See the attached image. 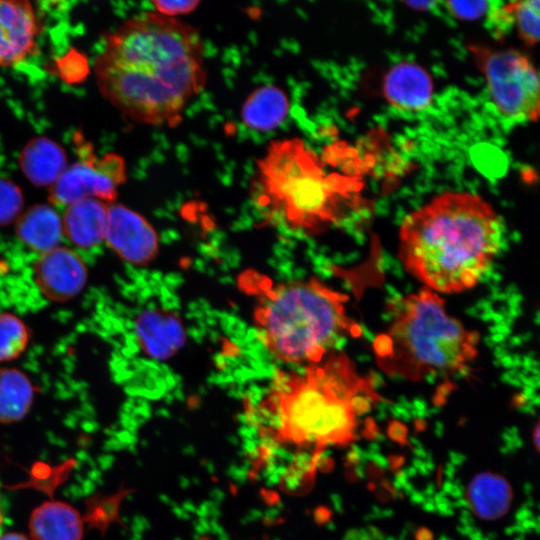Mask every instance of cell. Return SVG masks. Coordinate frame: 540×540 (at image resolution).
I'll use <instances>...</instances> for the list:
<instances>
[{
    "label": "cell",
    "mask_w": 540,
    "mask_h": 540,
    "mask_svg": "<svg viewBox=\"0 0 540 540\" xmlns=\"http://www.w3.org/2000/svg\"><path fill=\"white\" fill-rule=\"evenodd\" d=\"M197 28L178 18L144 12L121 23L95 61L102 95L126 118L175 126L207 82Z\"/></svg>",
    "instance_id": "6da1fadb"
},
{
    "label": "cell",
    "mask_w": 540,
    "mask_h": 540,
    "mask_svg": "<svg viewBox=\"0 0 540 540\" xmlns=\"http://www.w3.org/2000/svg\"><path fill=\"white\" fill-rule=\"evenodd\" d=\"M379 400L370 378L338 353L302 372L278 371L254 414L269 444L316 456L355 440L363 416Z\"/></svg>",
    "instance_id": "7a4b0ae2"
},
{
    "label": "cell",
    "mask_w": 540,
    "mask_h": 540,
    "mask_svg": "<svg viewBox=\"0 0 540 540\" xmlns=\"http://www.w3.org/2000/svg\"><path fill=\"white\" fill-rule=\"evenodd\" d=\"M504 225L494 208L469 192H444L403 220L399 259L436 293L478 284L499 253Z\"/></svg>",
    "instance_id": "3957f363"
},
{
    "label": "cell",
    "mask_w": 540,
    "mask_h": 540,
    "mask_svg": "<svg viewBox=\"0 0 540 540\" xmlns=\"http://www.w3.org/2000/svg\"><path fill=\"white\" fill-rule=\"evenodd\" d=\"M356 184L328 176L299 139L272 142L256 162L249 192L267 220L314 234L360 208Z\"/></svg>",
    "instance_id": "277c9868"
},
{
    "label": "cell",
    "mask_w": 540,
    "mask_h": 540,
    "mask_svg": "<svg viewBox=\"0 0 540 540\" xmlns=\"http://www.w3.org/2000/svg\"><path fill=\"white\" fill-rule=\"evenodd\" d=\"M388 308L389 324L373 342L385 374L415 382L449 376L477 356L479 333L449 315L438 293L424 288L393 299Z\"/></svg>",
    "instance_id": "5b68a950"
},
{
    "label": "cell",
    "mask_w": 540,
    "mask_h": 540,
    "mask_svg": "<svg viewBox=\"0 0 540 540\" xmlns=\"http://www.w3.org/2000/svg\"><path fill=\"white\" fill-rule=\"evenodd\" d=\"M347 295L310 278L265 288L254 312L259 336L278 360L297 365L321 362L344 337L359 336L347 313Z\"/></svg>",
    "instance_id": "8992f818"
},
{
    "label": "cell",
    "mask_w": 540,
    "mask_h": 540,
    "mask_svg": "<svg viewBox=\"0 0 540 540\" xmlns=\"http://www.w3.org/2000/svg\"><path fill=\"white\" fill-rule=\"evenodd\" d=\"M474 60L485 77L496 110L513 120L540 116V76L524 53L472 46Z\"/></svg>",
    "instance_id": "52a82bcc"
},
{
    "label": "cell",
    "mask_w": 540,
    "mask_h": 540,
    "mask_svg": "<svg viewBox=\"0 0 540 540\" xmlns=\"http://www.w3.org/2000/svg\"><path fill=\"white\" fill-rule=\"evenodd\" d=\"M79 161L67 167L50 186L49 201L57 206H69L86 198L105 203L115 201L118 187L126 181L124 159L115 153L96 157L87 143H78Z\"/></svg>",
    "instance_id": "ba28073f"
},
{
    "label": "cell",
    "mask_w": 540,
    "mask_h": 540,
    "mask_svg": "<svg viewBox=\"0 0 540 540\" xmlns=\"http://www.w3.org/2000/svg\"><path fill=\"white\" fill-rule=\"evenodd\" d=\"M104 240L124 261L133 265L151 262L159 249L158 236L138 212L122 204H109Z\"/></svg>",
    "instance_id": "9c48e42d"
},
{
    "label": "cell",
    "mask_w": 540,
    "mask_h": 540,
    "mask_svg": "<svg viewBox=\"0 0 540 540\" xmlns=\"http://www.w3.org/2000/svg\"><path fill=\"white\" fill-rule=\"evenodd\" d=\"M33 271L41 293L55 302H65L76 297L88 279L84 260L76 251L63 246L40 254Z\"/></svg>",
    "instance_id": "30bf717a"
},
{
    "label": "cell",
    "mask_w": 540,
    "mask_h": 540,
    "mask_svg": "<svg viewBox=\"0 0 540 540\" xmlns=\"http://www.w3.org/2000/svg\"><path fill=\"white\" fill-rule=\"evenodd\" d=\"M40 22L33 5L0 0V66H16L37 52Z\"/></svg>",
    "instance_id": "8fae6325"
},
{
    "label": "cell",
    "mask_w": 540,
    "mask_h": 540,
    "mask_svg": "<svg viewBox=\"0 0 540 540\" xmlns=\"http://www.w3.org/2000/svg\"><path fill=\"white\" fill-rule=\"evenodd\" d=\"M134 331L141 350L159 361L172 358L186 341L181 318L172 311L160 308L141 311L134 321Z\"/></svg>",
    "instance_id": "7c38bea8"
},
{
    "label": "cell",
    "mask_w": 540,
    "mask_h": 540,
    "mask_svg": "<svg viewBox=\"0 0 540 540\" xmlns=\"http://www.w3.org/2000/svg\"><path fill=\"white\" fill-rule=\"evenodd\" d=\"M383 89L388 103L400 112H423L432 102V79L427 71L414 63L394 65L385 75Z\"/></svg>",
    "instance_id": "4fadbf2b"
},
{
    "label": "cell",
    "mask_w": 540,
    "mask_h": 540,
    "mask_svg": "<svg viewBox=\"0 0 540 540\" xmlns=\"http://www.w3.org/2000/svg\"><path fill=\"white\" fill-rule=\"evenodd\" d=\"M32 540H82L84 519L72 505L60 500L44 501L28 522Z\"/></svg>",
    "instance_id": "5bb4252c"
},
{
    "label": "cell",
    "mask_w": 540,
    "mask_h": 540,
    "mask_svg": "<svg viewBox=\"0 0 540 540\" xmlns=\"http://www.w3.org/2000/svg\"><path fill=\"white\" fill-rule=\"evenodd\" d=\"M108 205L86 198L67 206L61 218L63 235L81 249L97 246L104 240Z\"/></svg>",
    "instance_id": "9a60e30c"
},
{
    "label": "cell",
    "mask_w": 540,
    "mask_h": 540,
    "mask_svg": "<svg viewBox=\"0 0 540 540\" xmlns=\"http://www.w3.org/2000/svg\"><path fill=\"white\" fill-rule=\"evenodd\" d=\"M487 21L496 36L513 28L525 44L540 43V0L494 1Z\"/></svg>",
    "instance_id": "2e32d148"
},
{
    "label": "cell",
    "mask_w": 540,
    "mask_h": 540,
    "mask_svg": "<svg viewBox=\"0 0 540 540\" xmlns=\"http://www.w3.org/2000/svg\"><path fill=\"white\" fill-rule=\"evenodd\" d=\"M17 237L40 254L58 246L63 235L62 219L55 209L45 204L30 207L15 221Z\"/></svg>",
    "instance_id": "e0dca14e"
},
{
    "label": "cell",
    "mask_w": 540,
    "mask_h": 540,
    "mask_svg": "<svg viewBox=\"0 0 540 540\" xmlns=\"http://www.w3.org/2000/svg\"><path fill=\"white\" fill-rule=\"evenodd\" d=\"M466 499L472 512L482 520H496L510 509L513 491L500 474L482 472L469 483Z\"/></svg>",
    "instance_id": "ac0fdd59"
},
{
    "label": "cell",
    "mask_w": 540,
    "mask_h": 540,
    "mask_svg": "<svg viewBox=\"0 0 540 540\" xmlns=\"http://www.w3.org/2000/svg\"><path fill=\"white\" fill-rule=\"evenodd\" d=\"M289 100L286 93L274 85H263L253 90L241 107L244 125L254 131L267 132L286 119Z\"/></svg>",
    "instance_id": "d6986e66"
},
{
    "label": "cell",
    "mask_w": 540,
    "mask_h": 540,
    "mask_svg": "<svg viewBox=\"0 0 540 540\" xmlns=\"http://www.w3.org/2000/svg\"><path fill=\"white\" fill-rule=\"evenodd\" d=\"M19 163L24 175L37 186H52L67 168L64 149L46 137L32 139Z\"/></svg>",
    "instance_id": "ffe728a7"
},
{
    "label": "cell",
    "mask_w": 540,
    "mask_h": 540,
    "mask_svg": "<svg viewBox=\"0 0 540 540\" xmlns=\"http://www.w3.org/2000/svg\"><path fill=\"white\" fill-rule=\"evenodd\" d=\"M29 377L16 368H0V423L20 421L29 412L34 399Z\"/></svg>",
    "instance_id": "44dd1931"
},
{
    "label": "cell",
    "mask_w": 540,
    "mask_h": 540,
    "mask_svg": "<svg viewBox=\"0 0 540 540\" xmlns=\"http://www.w3.org/2000/svg\"><path fill=\"white\" fill-rule=\"evenodd\" d=\"M30 339L27 325L16 315L0 313V362L19 357Z\"/></svg>",
    "instance_id": "7402d4cb"
},
{
    "label": "cell",
    "mask_w": 540,
    "mask_h": 540,
    "mask_svg": "<svg viewBox=\"0 0 540 540\" xmlns=\"http://www.w3.org/2000/svg\"><path fill=\"white\" fill-rule=\"evenodd\" d=\"M23 195L9 178L0 176V226L15 222L22 213Z\"/></svg>",
    "instance_id": "603a6c76"
},
{
    "label": "cell",
    "mask_w": 540,
    "mask_h": 540,
    "mask_svg": "<svg viewBox=\"0 0 540 540\" xmlns=\"http://www.w3.org/2000/svg\"><path fill=\"white\" fill-rule=\"evenodd\" d=\"M449 15L459 20L472 21L488 16L493 1H445L441 2Z\"/></svg>",
    "instance_id": "cb8c5ba5"
},
{
    "label": "cell",
    "mask_w": 540,
    "mask_h": 540,
    "mask_svg": "<svg viewBox=\"0 0 540 540\" xmlns=\"http://www.w3.org/2000/svg\"><path fill=\"white\" fill-rule=\"evenodd\" d=\"M157 13L174 17L178 15L188 14L194 11L200 4L197 0L183 1H152Z\"/></svg>",
    "instance_id": "d4e9b609"
},
{
    "label": "cell",
    "mask_w": 540,
    "mask_h": 540,
    "mask_svg": "<svg viewBox=\"0 0 540 540\" xmlns=\"http://www.w3.org/2000/svg\"><path fill=\"white\" fill-rule=\"evenodd\" d=\"M405 4L410 7L417 10H432L433 8H437V5L439 2L437 1H417V2H405Z\"/></svg>",
    "instance_id": "484cf974"
},
{
    "label": "cell",
    "mask_w": 540,
    "mask_h": 540,
    "mask_svg": "<svg viewBox=\"0 0 540 540\" xmlns=\"http://www.w3.org/2000/svg\"><path fill=\"white\" fill-rule=\"evenodd\" d=\"M0 540H30L25 535L18 532H6L0 534Z\"/></svg>",
    "instance_id": "4316f807"
},
{
    "label": "cell",
    "mask_w": 540,
    "mask_h": 540,
    "mask_svg": "<svg viewBox=\"0 0 540 540\" xmlns=\"http://www.w3.org/2000/svg\"><path fill=\"white\" fill-rule=\"evenodd\" d=\"M533 442H534L536 450L540 453V419L535 425V428L533 431Z\"/></svg>",
    "instance_id": "83f0119b"
},
{
    "label": "cell",
    "mask_w": 540,
    "mask_h": 540,
    "mask_svg": "<svg viewBox=\"0 0 540 540\" xmlns=\"http://www.w3.org/2000/svg\"><path fill=\"white\" fill-rule=\"evenodd\" d=\"M2 523H3V511H2L1 502H0V527Z\"/></svg>",
    "instance_id": "f1b7e54d"
}]
</instances>
